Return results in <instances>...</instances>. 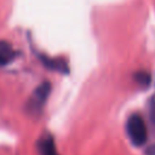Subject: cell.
Listing matches in <instances>:
<instances>
[{
  "label": "cell",
  "instance_id": "cell-6",
  "mask_svg": "<svg viewBox=\"0 0 155 155\" xmlns=\"http://www.w3.org/2000/svg\"><path fill=\"white\" fill-rule=\"evenodd\" d=\"M133 80L142 88H148L150 86V82H151V75L145 70H139V71L134 73Z\"/></svg>",
  "mask_w": 155,
  "mask_h": 155
},
{
  "label": "cell",
  "instance_id": "cell-4",
  "mask_svg": "<svg viewBox=\"0 0 155 155\" xmlns=\"http://www.w3.org/2000/svg\"><path fill=\"white\" fill-rule=\"evenodd\" d=\"M39 58L42 62V64L46 68L51 69V70H56V71H59L62 74H68L69 73L68 63L62 58H51V57H47V56H44V54H40Z\"/></svg>",
  "mask_w": 155,
  "mask_h": 155
},
{
  "label": "cell",
  "instance_id": "cell-7",
  "mask_svg": "<svg viewBox=\"0 0 155 155\" xmlns=\"http://www.w3.org/2000/svg\"><path fill=\"white\" fill-rule=\"evenodd\" d=\"M149 117L151 124L155 126V93L149 99Z\"/></svg>",
  "mask_w": 155,
  "mask_h": 155
},
{
  "label": "cell",
  "instance_id": "cell-1",
  "mask_svg": "<svg viewBox=\"0 0 155 155\" xmlns=\"http://www.w3.org/2000/svg\"><path fill=\"white\" fill-rule=\"evenodd\" d=\"M126 133L130 138V142L133 145L140 147L145 144L148 139V128L145 121L139 114L134 113L128 116L126 122Z\"/></svg>",
  "mask_w": 155,
  "mask_h": 155
},
{
  "label": "cell",
  "instance_id": "cell-3",
  "mask_svg": "<svg viewBox=\"0 0 155 155\" xmlns=\"http://www.w3.org/2000/svg\"><path fill=\"white\" fill-rule=\"evenodd\" d=\"M38 153L39 155H59L56 150L53 137L50 133L41 136L38 140Z\"/></svg>",
  "mask_w": 155,
  "mask_h": 155
},
{
  "label": "cell",
  "instance_id": "cell-2",
  "mask_svg": "<svg viewBox=\"0 0 155 155\" xmlns=\"http://www.w3.org/2000/svg\"><path fill=\"white\" fill-rule=\"evenodd\" d=\"M50 92H51V85H50V82L45 81L41 85H39L34 90L33 94L30 96V98H29V101L27 103L28 111L31 113V114L40 113L41 109H42V107L45 105L48 96H50Z\"/></svg>",
  "mask_w": 155,
  "mask_h": 155
},
{
  "label": "cell",
  "instance_id": "cell-5",
  "mask_svg": "<svg viewBox=\"0 0 155 155\" xmlns=\"http://www.w3.org/2000/svg\"><path fill=\"white\" fill-rule=\"evenodd\" d=\"M16 57V51L6 41H0V67L11 63Z\"/></svg>",
  "mask_w": 155,
  "mask_h": 155
}]
</instances>
